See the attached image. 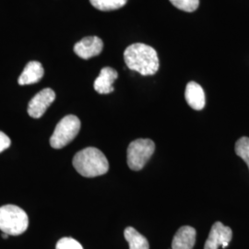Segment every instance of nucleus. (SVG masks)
Listing matches in <instances>:
<instances>
[{"label": "nucleus", "mask_w": 249, "mask_h": 249, "mask_svg": "<svg viewBox=\"0 0 249 249\" xmlns=\"http://www.w3.org/2000/svg\"><path fill=\"white\" fill-rule=\"evenodd\" d=\"M124 59L129 70L139 72L142 76L154 75L159 70L157 52L145 44L137 43L129 45L124 50Z\"/></svg>", "instance_id": "f257e3e1"}, {"label": "nucleus", "mask_w": 249, "mask_h": 249, "mask_svg": "<svg viewBox=\"0 0 249 249\" xmlns=\"http://www.w3.org/2000/svg\"><path fill=\"white\" fill-rule=\"evenodd\" d=\"M73 166L84 178H95L107 174L109 163L102 151L89 147L77 152L73 158Z\"/></svg>", "instance_id": "f03ea898"}, {"label": "nucleus", "mask_w": 249, "mask_h": 249, "mask_svg": "<svg viewBox=\"0 0 249 249\" xmlns=\"http://www.w3.org/2000/svg\"><path fill=\"white\" fill-rule=\"evenodd\" d=\"M29 218L26 213L15 205L0 207V230L9 235H19L26 231Z\"/></svg>", "instance_id": "7ed1b4c3"}, {"label": "nucleus", "mask_w": 249, "mask_h": 249, "mask_svg": "<svg viewBox=\"0 0 249 249\" xmlns=\"http://www.w3.org/2000/svg\"><path fill=\"white\" fill-rule=\"evenodd\" d=\"M80 120L76 116L69 115L63 117L56 124L50 139V145L53 149H62L77 137L80 132Z\"/></svg>", "instance_id": "20e7f679"}, {"label": "nucleus", "mask_w": 249, "mask_h": 249, "mask_svg": "<svg viewBox=\"0 0 249 249\" xmlns=\"http://www.w3.org/2000/svg\"><path fill=\"white\" fill-rule=\"evenodd\" d=\"M155 151V144L149 139H139L127 148V164L133 171L142 169Z\"/></svg>", "instance_id": "39448f33"}, {"label": "nucleus", "mask_w": 249, "mask_h": 249, "mask_svg": "<svg viewBox=\"0 0 249 249\" xmlns=\"http://www.w3.org/2000/svg\"><path fill=\"white\" fill-rule=\"evenodd\" d=\"M232 231L230 227L216 222L213 225L209 237L205 243L204 249H218L219 247L226 249L231 242Z\"/></svg>", "instance_id": "423d86ee"}, {"label": "nucleus", "mask_w": 249, "mask_h": 249, "mask_svg": "<svg viewBox=\"0 0 249 249\" xmlns=\"http://www.w3.org/2000/svg\"><path fill=\"white\" fill-rule=\"evenodd\" d=\"M55 93L53 89L46 88L39 91L32 99L28 106V114L33 118H40L45 113L47 108L53 104Z\"/></svg>", "instance_id": "0eeeda50"}, {"label": "nucleus", "mask_w": 249, "mask_h": 249, "mask_svg": "<svg viewBox=\"0 0 249 249\" xmlns=\"http://www.w3.org/2000/svg\"><path fill=\"white\" fill-rule=\"evenodd\" d=\"M104 48L103 41L97 36H88L80 40L74 46V52L83 59H89L102 53Z\"/></svg>", "instance_id": "6e6552de"}, {"label": "nucleus", "mask_w": 249, "mask_h": 249, "mask_svg": "<svg viewBox=\"0 0 249 249\" xmlns=\"http://www.w3.org/2000/svg\"><path fill=\"white\" fill-rule=\"evenodd\" d=\"M196 231L191 226L181 227L174 236L172 249H193L196 243Z\"/></svg>", "instance_id": "1a4fd4ad"}, {"label": "nucleus", "mask_w": 249, "mask_h": 249, "mask_svg": "<svg viewBox=\"0 0 249 249\" xmlns=\"http://www.w3.org/2000/svg\"><path fill=\"white\" fill-rule=\"evenodd\" d=\"M118 77V74L114 69L107 67L104 68L98 78L94 81V89L100 94H108L114 91L113 84Z\"/></svg>", "instance_id": "9d476101"}, {"label": "nucleus", "mask_w": 249, "mask_h": 249, "mask_svg": "<svg viewBox=\"0 0 249 249\" xmlns=\"http://www.w3.org/2000/svg\"><path fill=\"white\" fill-rule=\"evenodd\" d=\"M185 97L188 106L194 110H202L206 104L205 92L202 87L195 81H190L186 87Z\"/></svg>", "instance_id": "9b49d317"}, {"label": "nucleus", "mask_w": 249, "mask_h": 249, "mask_svg": "<svg viewBox=\"0 0 249 249\" xmlns=\"http://www.w3.org/2000/svg\"><path fill=\"white\" fill-rule=\"evenodd\" d=\"M45 71L42 64L37 61L28 63L24 71L20 74L18 82L19 85H30L37 83L44 77Z\"/></svg>", "instance_id": "f8f14e48"}, {"label": "nucleus", "mask_w": 249, "mask_h": 249, "mask_svg": "<svg viewBox=\"0 0 249 249\" xmlns=\"http://www.w3.org/2000/svg\"><path fill=\"white\" fill-rule=\"evenodd\" d=\"M124 238L129 244V249H150L147 238L133 227H126L124 231Z\"/></svg>", "instance_id": "ddd939ff"}, {"label": "nucleus", "mask_w": 249, "mask_h": 249, "mask_svg": "<svg viewBox=\"0 0 249 249\" xmlns=\"http://www.w3.org/2000/svg\"><path fill=\"white\" fill-rule=\"evenodd\" d=\"M95 9L102 11H110L121 9L126 4L127 0H89Z\"/></svg>", "instance_id": "4468645a"}, {"label": "nucleus", "mask_w": 249, "mask_h": 249, "mask_svg": "<svg viewBox=\"0 0 249 249\" xmlns=\"http://www.w3.org/2000/svg\"><path fill=\"white\" fill-rule=\"evenodd\" d=\"M235 153L246 161L249 169V138L243 137L236 142Z\"/></svg>", "instance_id": "2eb2a0df"}, {"label": "nucleus", "mask_w": 249, "mask_h": 249, "mask_svg": "<svg viewBox=\"0 0 249 249\" xmlns=\"http://www.w3.org/2000/svg\"><path fill=\"white\" fill-rule=\"evenodd\" d=\"M170 2L178 9L186 12L195 11L199 5V0H169Z\"/></svg>", "instance_id": "dca6fc26"}, {"label": "nucleus", "mask_w": 249, "mask_h": 249, "mask_svg": "<svg viewBox=\"0 0 249 249\" xmlns=\"http://www.w3.org/2000/svg\"><path fill=\"white\" fill-rule=\"evenodd\" d=\"M55 249H83L80 243L71 237H63L57 242Z\"/></svg>", "instance_id": "f3484780"}, {"label": "nucleus", "mask_w": 249, "mask_h": 249, "mask_svg": "<svg viewBox=\"0 0 249 249\" xmlns=\"http://www.w3.org/2000/svg\"><path fill=\"white\" fill-rule=\"evenodd\" d=\"M10 144H11V142H10L9 137L4 132L0 131V153L5 150H7L10 146Z\"/></svg>", "instance_id": "a211bd4d"}, {"label": "nucleus", "mask_w": 249, "mask_h": 249, "mask_svg": "<svg viewBox=\"0 0 249 249\" xmlns=\"http://www.w3.org/2000/svg\"><path fill=\"white\" fill-rule=\"evenodd\" d=\"M2 237H3L4 239H8V237H9V234H8V233H5V232H3V233H2Z\"/></svg>", "instance_id": "6ab92c4d"}]
</instances>
